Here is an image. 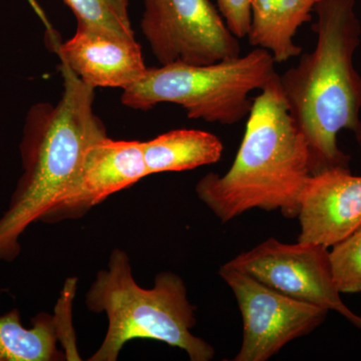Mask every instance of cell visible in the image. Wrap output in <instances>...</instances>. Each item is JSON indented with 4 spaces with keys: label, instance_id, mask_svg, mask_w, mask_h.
I'll list each match as a JSON object with an SVG mask.
<instances>
[{
    "label": "cell",
    "instance_id": "1",
    "mask_svg": "<svg viewBox=\"0 0 361 361\" xmlns=\"http://www.w3.org/2000/svg\"><path fill=\"white\" fill-rule=\"evenodd\" d=\"M355 0H320L314 11V51L279 75L292 116L305 137L311 175L331 169L349 170L350 157L337 135L348 130L361 144V75L353 66L361 26Z\"/></svg>",
    "mask_w": 361,
    "mask_h": 361
},
{
    "label": "cell",
    "instance_id": "2",
    "mask_svg": "<svg viewBox=\"0 0 361 361\" xmlns=\"http://www.w3.org/2000/svg\"><path fill=\"white\" fill-rule=\"evenodd\" d=\"M63 92L58 103L33 104L20 142L23 174L0 217V261L20 255V237L40 222L75 180L87 149L108 137L94 110V89L61 61Z\"/></svg>",
    "mask_w": 361,
    "mask_h": 361
},
{
    "label": "cell",
    "instance_id": "3",
    "mask_svg": "<svg viewBox=\"0 0 361 361\" xmlns=\"http://www.w3.org/2000/svg\"><path fill=\"white\" fill-rule=\"evenodd\" d=\"M311 175L305 137L292 116L275 73L254 97L236 158L225 175L209 173L198 198L223 223L252 210H280L296 218Z\"/></svg>",
    "mask_w": 361,
    "mask_h": 361
},
{
    "label": "cell",
    "instance_id": "4",
    "mask_svg": "<svg viewBox=\"0 0 361 361\" xmlns=\"http://www.w3.org/2000/svg\"><path fill=\"white\" fill-rule=\"evenodd\" d=\"M85 304L92 312L106 313L109 326L103 343L90 361H116L127 342L152 339L182 349L192 361H209L213 346L194 336L195 307L186 285L172 272H161L153 288H142L133 277L129 255L111 253L108 268L97 272Z\"/></svg>",
    "mask_w": 361,
    "mask_h": 361
},
{
    "label": "cell",
    "instance_id": "5",
    "mask_svg": "<svg viewBox=\"0 0 361 361\" xmlns=\"http://www.w3.org/2000/svg\"><path fill=\"white\" fill-rule=\"evenodd\" d=\"M275 63L269 51L256 47L246 56L212 65L148 68L139 82L123 90L121 101L141 111L175 104L189 118L232 126L248 116L253 104L249 94L274 77Z\"/></svg>",
    "mask_w": 361,
    "mask_h": 361
},
{
    "label": "cell",
    "instance_id": "6",
    "mask_svg": "<svg viewBox=\"0 0 361 361\" xmlns=\"http://www.w3.org/2000/svg\"><path fill=\"white\" fill-rule=\"evenodd\" d=\"M142 35L161 66L238 58V37L210 0H144Z\"/></svg>",
    "mask_w": 361,
    "mask_h": 361
},
{
    "label": "cell",
    "instance_id": "7",
    "mask_svg": "<svg viewBox=\"0 0 361 361\" xmlns=\"http://www.w3.org/2000/svg\"><path fill=\"white\" fill-rule=\"evenodd\" d=\"M224 266L297 300L336 311L361 329V316L342 301L326 247L299 241L286 244L269 238Z\"/></svg>",
    "mask_w": 361,
    "mask_h": 361
},
{
    "label": "cell",
    "instance_id": "8",
    "mask_svg": "<svg viewBox=\"0 0 361 361\" xmlns=\"http://www.w3.org/2000/svg\"><path fill=\"white\" fill-rule=\"evenodd\" d=\"M219 274L236 297L243 320V339L234 361H267L289 342L311 334L329 314L240 271L223 265Z\"/></svg>",
    "mask_w": 361,
    "mask_h": 361
},
{
    "label": "cell",
    "instance_id": "9",
    "mask_svg": "<svg viewBox=\"0 0 361 361\" xmlns=\"http://www.w3.org/2000/svg\"><path fill=\"white\" fill-rule=\"evenodd\" d=\"M148 176L142 142L99 140L87 149L75 180L40 222L82 218L92 207Z\"/></svg>",
    "mask_w": 361,
    "mask_h": 361
},
{
    "label": "cell",
    "instance_id": "10",
    "mask_svg": "<svg viewBox=\"0 0 361 361\" xmlns=\"http://www.w3.org/2000/svg\"><path fill=\"white\" fill-rule=\"evenodd\" d=\"M51 49L82 82L94 87L126 90L139 82L147 71L141 45L135 39L118 37L87 26L78 25L66 42L47 25Z\"/></svg>",
    "mask_w": 361,
    "mask_h": 361
},
{
    "label": "cell",
    "instance_id": "11",
    "mask_svg": "<svg viewBox=\"0 0 361 361\" xmlns=\"http://www.w3.org/2000/svg\"><path fill=\"white\" fill-rule=\"evenodd\" d=\"M298 241L329 248L361 228V177L346 169L310 175L304 185Z\"/></svg>",
    "mask_w": 361,
    "mask_h": 361
},
{
    "label": "cell",
    "instance_id": "12",
    "mask_svg": "<svg viewBox=\"0 0 361 361\" xmlns=\"http://www.w3.org/2000/svg\"><path fill=\"white\" fill-rule=\"evenodd\" d=\"M320 0H252L249 44L266 49L275 63H285L302 52L294 37Z\"/></svg>",
    "mask_w": 361,
    "mask_h": 361
},
{
    "label": "cell",
    "instance_id": "13",
    "mask_svg": "<svg viewBox=\"0 0 361 361\" xmlns=\"http://www.w3.org/2000/svg\"><path fill=\"white\" fill-rule=\"evenodd\" d=\"M66 310L61 314L47 313L32 318V326L26 329L18 310L0 316V361H56L65 360L59 353V341L71 339V326H66Z\"/></svg>",
    "mask_w": 361,
    "mask_h": 361
},
{
    "label": "cell",
    "instance_id": "14",
    "mask_svg": "<svg viewBox=\"0 0 361 361\" xmlns=\"http://www.w3.org/2000/svg\"><path fill=\"white\" fill-rule=\"evenodd\" d=\"M223 151L217 135L200 130H173L142 142L149 176L212 165L221 160Z\"/></svg>",
    "mask_w": 361,
    "mask_h": 361
},
{
    "label": "cell",
    "instance_id": "15",
    "mask_svg": "<svg viewBox=\"0 0 361 361\" xmlns=\"http://www.w3.org/2000/svg\"><path fill=\"white\" fill-rule=\"evenodd\" d=\"M77 18L87 26L118 37L135 39L129 16V0H63Z\"/></svg>",
    "mask_w": 361,
    "mask_h": 361
},
{
    "label": "cell",
    "instance_id": "16",
    "mask_svg": "<svg viewBox=\"0 0 361 361\" xmlns=\"http://www.w3.org/2000/svg\"><path fill=\"white\" fill-rule=\"evenodd\" d=\"M330 261L341 293H360L361 228L332 247Z\"/></svg>",
    "mask_w": 361,
    "mask_h": 361
},
{
    "label": "cell",
    "instance_id": "17",
    "mask_svg": "<svg viewBox=\"0 0 361 361\" xmlns=\"http://www.w3.org/2000/svg\"><path fill=\"white\" fill-rule=\"evenodd\" d=\"M252 0H217L226 25L238 39H245L251 23Z\"/></svg>",
    "mask_w": 361,
    "mask_h": 361
}]
</instances>
